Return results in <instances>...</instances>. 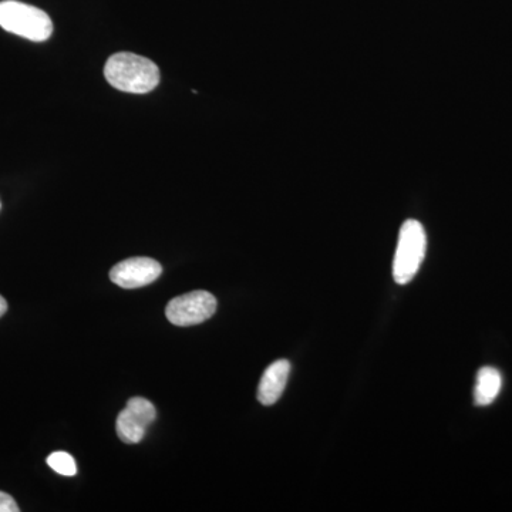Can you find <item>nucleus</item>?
Here are the masks:
<instances>
[{"label":"nucleus","instance_id":"5","mask_svg":"<svg viewBox=\"0 0 512 512\" xmlns=\"http://www.w3.org/2000/svg\"><path fill=\"white\" fill-rule=\"evenodd\" d=\"M156 419L157 410L153 403L143 397H133L117 417V436L126 444L140 443L146 436L148 426Z\"/></svg>","mask_w":512,"mask_h":512},{"label":"nucleus","instance_id":"3","mask_svg":"<svg viewBox=\"0 0 512 512\" xmlns=\"http://www.w3.org/2000/svg\"><path fill=\"white\" fill-rule=\"evenodd\" d=\"M426 248L427 237L423 225L416 220L404 222L393 261V278L396 284L407 285L413 281L423 264Z\"/></svg>","mask_w":512,"mask_h":512},{"label":"nucleus","instance_id":"9","mask_svg":"<svg viewBox=\"0 0 512 512\" xmlns=\"http://www.w3.org/2000/svg\"><path fill=\"white\" fill-rule=\"evenodd\" d=\"M47 464H49V467L52 468L53 471L60 474V476H76V461H74V458L70 456L69 453L56 451V453L50 454V456L47 457Z\"/></svg>","mask_w":512,"mask_h":512},{"label":"nucleus","instance_id":"7","mask_svg":"<svg viewBox=\"0 0 512 512\" xmlns=\"http://www.w3.org/2000/svg\"><path fill=\"white\" fill-rule=\"evenodd\" d=\"M291 373V363L281 359L265 370L258 387V400L264 406H272L281 399Z\"/></svg>","mask_w":512,"mask_h":512},{"label":"nucleus","instance_id":"1","mask_svg":"<svg viewBox=\"0 0 512 512\" xmlns=\"http://www.w3.org/2000/svg\"><path fill=\"white\" fill-rule=\"evenodd\" d=\"M104 76L114 89L131 94L153 92L160 83L157 64L134 53H117L107 60Z\"/></svg>","mask_w":512,"mask_h":512},{"label":"nucleus","instance_id":"6","mask_svg":"<svg viewBox=\"0 0 512 512\" xmlns=\"http://www.w3.org/2000/svg\"><path fill=\"white\" fill-rule=\"evenodd\" d=\"M161 274H163V266L157 261L138 256L114 265L110 271V279L120 288L138 289L153 284Z\"/></svg>","mask_w":512,"mask_h":512},{"label":"nucleus","instance_id":"4","mask_svg":"<svg viewBox=\"0 0 512 512\" xmlns=\"http://www.w3.org/2000/svg\"><path fill=\"white\" fill-rule=\"evenodd\" d=\"M217 312V299L207 291H194L174 298L165 308V316L175 326L200 325Z\"/></svg>","mask_w":512,"mask_h":512},{"label":"nucleus","instance_id":"11","mask_svg":"<svg viewBox=\"0 0 512 512\" xmlns=\"http://www.w3.org/2000/svg\"><path fill=\"white\" fill-rule=\"evenodd\" d=\"M6 311H8V302H6V299L0 295V318L5 315Z\"/></svg>","mask_w":512,"mask_h":512},{"label":"nucleus","instance_id":"8","mask_svg":"<svg viewBox=\"0 0 512 512\" xmlns=\"http://www.w3.org/2000/svg\"><path fill=\"white\" fill-rule=\"evenodd\" d=\"M503 387V377L494 367L485 366L478 370L474 402L477 406H490L497 399Z\"/></svg>","mask_w":512,"mask_h":512},{"label":"nucleus","instance_id":"10","mask_svg":"<svg viewBox=\"0 0 512 512\" xmlns=\"http://www.w3.org/2000/svg\"><path fill=\"white\" fill-rule=\"evenodd\" d=\"M20 508L9 494L0 491V512H19Z\"/></svg>","mask_w":512,"mask_h":512},{"label":"nucleus","instance_id":"2","mask_svg":"<svg viewBox=\"0 0 512 512\" xmlns=\"http://www.w3.org/2000/svg\"><path fill=\"white\" fill-rule=\"evenodd\" d=\"M0 28L32 42H46L53 33V22L46 12L18 0L0 2Z\"/></svg>","mask_w":512,"mask_h":512}]
</instances>
